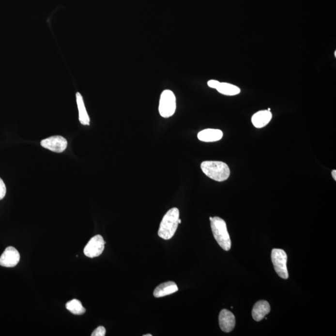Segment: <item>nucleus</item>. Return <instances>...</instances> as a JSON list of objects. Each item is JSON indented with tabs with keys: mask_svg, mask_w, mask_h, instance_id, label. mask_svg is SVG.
Segmentation results:
<instances>
[{
	"mask_svg": "<svg viewBox=\"0 0 336 336\" xmlns=\"http://www.w3.org/2000/svg\"><path fill=\"white\" fill-rule=\"evenodd\" d=\"M143 336H152V335H143Z\"/></svg>",
	"mask_w": 336,
	"mask_h": 336,
	"instance_id": "4be33fe9",
	"label": "nucleus"
},
{
	"mask_svg": "<svg viewBox=\"0 0 336 336\" xmlns=\"http://www.w3.org/2000/svg\"><path fill=\"white\" fill-rule=\"evenodd\" d=\"M106 243L101 235H95L92 238L84 248L85 255L89 258H95L100 256L104 252Z\"/></svg>",
	"mask_w": 336,
	"mask_h": 336,
	"instance_id": "423d86ee",
	"label": "nucleus"
},
{
	"mask_svg": "<svg viewBox=\"0 0 336 336\" xmlns=\"http://www.w3.org/2000/svg\"><path fill=\"white\" fill-rule=\"evenodd\" d=\"M272 260L273 265L276 274L281 278H289V274L287 269V255L284 250L274 248L272 252Z\"/></svg>",
	"mask_w": 336,
	"mask_h": 336,
	"instance_id": "39448f33",
	"label": "nucleus"
},
{
	"mask_svg": "<svg viewBox=\"0 0 336 336\" xmlns=\"http://www.w3.org/2000/svg\"><path fill=\"white\" fill-rule=\"evenodd\" d=\"M219 81H218V80H209L208 82H207V85H208V86L209 87H211V88L213 89H216L217 88V87L218 86V85L219 84Z\"/></svg>",
	"mask_w": 336,
	"mask_h": 336,
	"instance_id": "6ab92c4d",
	"label": "nucleus"
},
{
	"mask_svg": "<svg viewBox=\"0 0 336 336\" xmlns=\"http://www.w3.org/2000/svg\"><path fill=\"white\" fill-rule=\"evenodd\" d=\"M219 321L220 329L224 333H230L235 328V316L228 309H224L220 311Z\"/></svg>",
	"mask_w": 336,
	"mask_h": 336,
	"instance_id": "1a4fd4ad",
	"label": "nucleus"
},
{
	"mask_svg": "<svg viewBox=\"0 0 336 336\" xmlns=\"http://www.w3.org/2000/svg\"><path fill=\"white\" fill-rule=\"evenodd\" d=\"M223 137V132L220 130L207 128L199 133L198 138L203 142H215Z\"/></svg>",
	"mask_w": 336,
	"mask_h": 336,
	"instance_id": "9d476101",
	"label": "nucleus"
},
{
	"mask_svg": "<svg viewBox=\"0 0 336 336\" xmlns=\"http://www.w3.org/2000/svg\"><path fill=\"white\" fill-rule=\"evenodd\" d=\"M66 308L74 315H82L86 312V309L82 306V303L76 299L66 303Z\"/></svg>",
	"mask_w": 336,
	"mask_h": 336,
	"instance_id": "dca6fc26",
	"label": "nucleus"
},
{
	"mask_svg": "<svg viewBox=\"0 0 336 336\" xmlns=\"http://www.w3.org/2000/svg\"><path fill=\"white\" fill-rule=\"evenodd\" d=\"M76 100L78 110V117L80 123L84 125H90V117L87 113L86 106H85L84 99L80 93H76Z\"/></svg>",
	"mask_w": 336,
	"mask_h": 336,
	"instance_id": "4468645a",
	"label": "nucleus"
},
{
	"mask_svg": "<svg viewBox=\"0 0 336 336\" xmlns=\"http://www.w3.org/2000/svg\"><path fill=\"white\" fill-rule=\"evenodd\" d=\"M220 93L225 95L233 96L239 94L241 89L234 85L226 82H219L215 89Z\"/></svg>",
	"mask_w": 336,
	"mask_h": 336,
	"instance_id": "2eb2a0df",
	"label": "nucleus"
},
{
	"mask_svg": "<svg viewBox=\"0 0 336 336\" xmlns=\"http://www.w3.org/2000/svg\"><path fill=\"white\" fill-rule=\"evenodd\" d=\"M6 185L1 178H0V200L3 199L6 195Z\"/></svg>",
	"mask_w": 336,
	"mask_h": 336,
	"instance_id": "a211bd4d",
	"label": "nucleus"
},
{
	"mask_svg": "<svg viewBox=\"0 0 336 336\" xmlns=\"http://www.w3.org/2000/svg\"><path fill=\"white\" fill-rule=\"evenodd\" d=\"M200 168L207 177L218 182L228 180L230 174V168L222 161H204L200 165Z\"/></svg>",
	"mask_w": 336,
	"mask_h": 336,
	"instance_id": "f257e3e1",
	"label": "nucleus"
},
{
	"mask_svg": "<svg viewBox=\"0 0 336 336\" xmlns=\"http://www.w3.org/2000/svg\"><path fill=\"white\" fill-rule=\"evenodd\" d=\"M158 109L161 116L165 119L174 114L176 110V98L173 92L165 90L161 93Z\"/></svg>",
	"mask_w": 336,
	"mask_h": 336,
	"instance_id": "20e7f679",
	"label": "nucleus"
},
{
	"mask_svg": "<svg viewBox=\"0 0 336 336\" xmlns=\"http://www.w3.org/2000/svg\"><path fill=\"white\" fill-rule=\"evenodd\" d=\"M272 119V114L270 111L261 110L255 113L252 117L253 125L257 128L265 127Z\"/></svg>",
	"mask_w": 336,
	"mask_h": 336,
	"instance_id": "9b49d317",
	"label": "nucleus"
},
{
	"mask_svg": "<svg viewBox=\"0 0 336 336\" xmlns=\"http://www.w3.org/2000/svg\"><path fill=\"white\" fill-rule=\"evenodd\" d=\"M210 220L212 231L216 241L222 249L230 250L231 241L226 222L219 217H211Z\"/></svg>",
	"mask_w": 336,
	"mask_h": 336,
	"instance_id": "7ed1b4c3",
	"label": "nucleus"
},
{
	"mask_svg": "<svg viewBox=\"0 0 336 336\" xmlns=\"http://www.w3.org/2000/svg\"><path fill=\"white\" fill-rule=\"evenodd\" d=\"M106 330L103 326L98 327L92 334V336H106Z\"/></svg>",
	"mask_w": 336,
	"mask_h": 336,
	"instance_id": "f3484780",
	"label": "nucleus"
},
{
	"mask_svg": "<svg viewBox=\"0 0 336 336\" xmlns=\"http://www.w3.org/2000/svg\"><path fill=\"white\" fill-rule=\"evenodd\" d=\"M20 255L18 251L13 246H8L0 257V265L2 267L12 268L18 264Z\"/></svg>",
	"mask_w": 336,
	"mask_h": 336,
	"instance_id": "6e6552de",
	"label": "nucleus"
},
{
	"mask_svg": "<svg viewBox=\"0 0 336 336\" xmlns=\"http://www.w3.org/2000/svg\"><path fill=\"white\" fill-rule=\"evenodd\" d=\"M270 312V306L267 301H259L255 305L252 310V316L256 321H260Z\"/></svg>",
	"mask_w": 336,
	"mask_h": 336,
	"instance_id": "ddd939ff",
	"label": "nucleus"
},
{
	"mask_svg": "<svg viewBox=\"0 0 336 336\" xmlns=\"http://www.w3.org/2000/svg\"><path fill=\"white\" fill-rule=\"evenodd\" d=\"M332 176H333V178H334V180L336 181V170H333Z\"/></svg>",
	"mask_w": 336,
	"mask_h": 336,
	"instance_id": "aec40b11",
	"label": "nucleus"
},
{
	"mask_svg": "<svg viewBox=\"0 0 336 336\" xmlns=\"http://www.w3.org/2000/svg\"><path fill=\"white\" fill-rule=\"evenodd\" d=\"M180 211L174 207L168 211L161 220L158 230L159 237L165 240L171 239L178 227Z\"/></svg>",
	"mask_w": 336,
	"mask_h": 336,
	"instance_id": "f03ea898",
	"label": "nucleus"
},
{
	"mask_svg": "<svg viewBox=\"0 0 336 336\" xmlns=\"http://www.w3.org/2000/svg\"><path fill=\"white\" fill-rule=\"evenodd\" d=\"M178 291V286L173 281H168L162 283L157 287L154 290L153 294L154 297L161 298L170 294L176 293Z\"/></svg>",
	"mask_w": 336,
	"mask_h": 336,
	"instance_id": "f8f14e48",
	"label": "nucleus"
},
{
	"mask_svg": "<svg viewBox=\"0 0 336 336\" xmlns=\"http://www.w3.org/2000/svg\"><path fill=\"white\" fill-rule=\"evenodd\" d=\"M43 147L56 153H62L67 147V141L64 137L53 136L49 137L41 141Z\"/></svg>",
	"mask_w": 336,
	"mask_h": 336,
	"instance_id": "0eeeda50",
	"label": "nucleus"
},
{
	"mask_svg": "<svg viewBox=\"0 0 336 336\" xmlns=\"http://www.w3.org/2000/svg\"><path fill=\"white\" fill-rule=\"evenodd\" d=\"M178 222H179V224L181 223V220L180 219H179Z\"/></svg>",
	"mask_w": 336,
	"mask_h": 336,
	"instance_id": "412c9836",
	"label": "nucleus"
}]
</instances>
